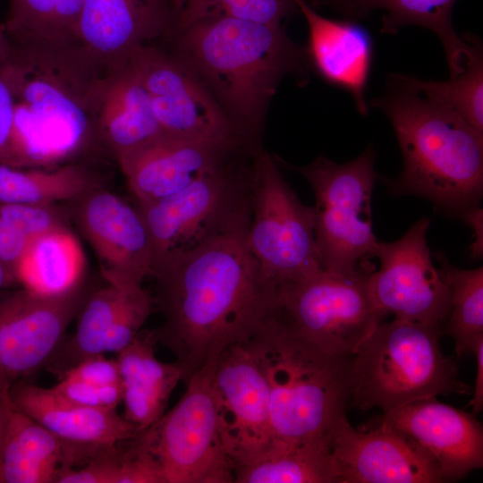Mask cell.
Segmentation results:
<instances>
[{
  "mask_svg": "<svg viewBox=\"0 0 483 483\" xmlns=\"http://www.w3.org/2000/svg\"><path fill=\"white\" fill-rule=\"evenodd\" d=\"M248 228L218 236L153 275L163 317L154 336L185 382L227 347L250 341L275 314V296L250 250Z\"/></svg>",
  "mask_w": 483,
  "mask_h": 483,
  "instance_id": "cell-1",
  "label": "cell"
},
{
  "mask_svg": "<svg viewBox=\"0 0 483 483\" xmlns=\"http://www.w3.org/2000/svg\"><path fill=\"white\" fill-rule=\"evenodd\" d=\"M371 106L390 120L402 155L401 174L386 180L393 195L427 199L437 212L460 219L479 206L483 134L404 74L391 75Z\"/></svg>",
  "mask_w": 483,
  "mask_h": 483,
  "instance_id": "cell-2",
  "label": "cell"
},
{
  "mask_svg": "<svg viewBox=\"0 0 483 483\" xmlns=\"http://www.w3.org/2000/svg\"><path fill=\"white\" fill-rule=\"evenodd\" d=\"M0 73L14 98L9 165L54 168L95 143L89 93L101 74L78 51L10 47Z\"/></svg>",
  "mask_w": 483,
  "mask_h": 483,
  "instance_id": "cell-3",
  "label": "cell"
},
{
  "mask_svg": "<svg viewBox=\"0 0 483 483\" xmlns=\"http://www.w3.org/2000/svg\"><path fill=\"white\" fill-rule=\"evenodd\" d=\"M173 51L198 73L249 140L281 77L300 60L282 26L213 17L174 27Z\"/></svg>",
  "mask_w": 483,
  "mask_h": 483,
  "instance_id": "cell-4",
  "label": "cell"
},
{
  "mask_svg": "<svg viewBox=\"0 0 483 483\" xmlns=\"http://www.w3.org/2000/svg\"><path fill=\"white\" fill-rule=\"evenodd\" d=\"M245 343L268 383L273 439L330 442L350 403L351 357L328 353L297 336L275 314Z\"/></svg>",
  "mask_w": 483,
  "mask_h": 483,
  "instance_id": "cell-5",
  "label": "cell"
},
{
  "mask_svg": "<svg viewBox=\"0 0 483 483\" xmlns=\"http://www.w3.org/2000/svg\"><path fill=\"white\" fill-rule=\"evenodd\" d=\"M443 334L436 325L380 323L351 357L349 407L386 413L438 395L470 394L455 360L442 353Z\"/></svg>",
  "mask_w": 483,
  "mask_h": 483,
  "instance_id": "cell-6",
  "label": "cell"
},
{
  "mask_svg": "<svg viewBox=\"0 0 483 483\" xmlns=\"http://www.w3.org/2000/svg\"><path fill=\"white\" fill-rule=\"evenodd\" d=\"M251 164L242 166L232 158L173 195L136 202L151 242L152 276L215 238L249 225Z\"/></svg>",
  "mask_w": 483,
  "mask_h": 483,
  "instance_id": "cell-7",
  "label": "cell"
},
{
  "mask_svg": "<svg viewBox=\"0 0 483 483\" xmlns=\"http://www.w3.org/2000/svg\"><path fill=\"white\" fill-rule=\"evenodd\" d=\"M375 157L369 146L344 164L318 157L305 166H291L305 177L315 195V240L323 270L352 274L375 257L379 242L373 232L370 207L379 178Z\"/></svg>",
  "mask_w": 483,
  "mask_h": 483,
  "instance_id": "cell-8",
  "label": "cell"
},
{
  "mask_svg": "<svg viewBox=\"0 0 483 483\" xmlns=\"http://www.w3.org/2000/svg\"><path fill=\"white\" fill-rule=\"evenodd\" d=\"M251 164L247 242L275 296L321 270L314 209L304 205L282 175L277 161L256 149Z\"/></svg>",
  "mask_w": 483,
  "mask_h": 483,
  "instance_id": "cell-9",
  "label": "cell"
},
{
  "mask_svg": "<svg viewBox=\"0 0 483 483\" xmlns=\"http://www.w3.org/2000/svg\"><path fill=\"white\" fill-rule=\"evenodd\" d=\"M216 360L186 382L184 394L169 411L140 431L162 483H233L213 388Z\"/></svg>",
  "mask_w": 483,
  "mask_h": 483,
  "instance_id": "cell-10",
  "label": "cell"
},
{
  "mask_svg": "<svg viewBox=\"0 0 483 483\" xmlns=\"http://www.w3.org/2000/svg\"><path fill=\"white\" fill-rule=\"evenodd\" d=\"M368 265L352 274L319 270L279 291L275 315L297 336L321 350L352 357L384 315L369 292Z\"/></svg>",
  "mask_w": 483,
  "mask_h": 483,
  "instance_id": "cell-11",
  "label": "cell"
},
{
  "mask_svg": "<svg viewBox=\"0 0 483 483\" xmlns=\"http://www.w3.org/2000/svg\"><path fill=\"white\" fill-rule=\"evenodd\" d=\"M128 64L143 84L163 133L235 145L247 140L198 73L173 51L147 45Z\"/></svg>",
  "mask_w": 483,
  "mask_h": 483,
  "instance_id": "cell-12",
  "label": "cell"
},
{
  "mask_svg": "<svg viewBox=\"0 0 483 483\" xmlns=\"http://www.w3.org/2000/svg\"><path fill=\"white\" fill-rule=\"evenodd\" d=\"M91 292L84 282L53 296L21 286L0 291V398L11 402L16 384L45 369Z\"/></svg>",
  "mask_w": 483,
  "mask_h": 483,
  "instance_id": "cell-13",
  "label": "cell"
},
{
  "mask_svg": "<svg viewBox=\"0 0 483 483\" xmlns=\"http://www.w3.org/2000/svg\"><path fill=\"white\" fill-rule=\"evenodd\" d=\"M429 225L430 219L422 217L397 241L378 242L375 257L380 266L371 272L369 288L384 316L393 313L395 319L444 328L450 295L427 244Z\"/></svg>",
  "mask_w": 483,
  "mask_h": 483,
  "instance_id": "cell-14",
  "label": "cell"
},
{
  "mask_svg": "<svg viewBox=\"0 0 483 483\" xmlns=\"http://www.w3.org/2000/svg\"><path fill=\"white\" fill-rule=\"evenodd\" d=\"M336 483L444 482L433 456L407 434L382 425L354 428L346 415L330 440Z\"/></svg>",
  "mask_w": 483,
  "mask_h": 483,
  "instance_id": "cell-15",
  "label": "cell"
},
{
  "mask_svg": "<svg viewBox=\"0 0 483 483\" xmlns=\"http://www.w3.org/2000/svg\"><path fill=\"white\" fill-rule=\"evenodd\" d=\"M178 14L173 0H84L76 44L104 74L127 64L140 47L169 37Z\"/></svg>",
  "mask_w": 483,
  "mask_h": 483,
  "instance_id": "cell-16",
  "label": "cell"
},
{
  "mask_svg": "<svg viewBox=\"0 0 483 483\" xmlns=\"http://www.w3.org/2000/svg\"><path fill=\"white\" fill-rule=\"evenodd\" d=\"M70 202L71 216L97 256L106 283L142 284L151 275L152 247L137 207L102 186Z\"/></svg>",
  "mask_w": 483,
  "mask_h": 483,
  "instance_id": "cell-17",
  "label": "cell"
},
{
  "mask_svg": "<svg viewBox=\"0 0 483 483\" xmlns=\"http://www.w3.org/2000/svg\"><path fill=\"white\" fill-rule=\"evenodd\" d=\"M212 381L225 445L234 468L273 439L268 383L246 343L231 345L220 353Z\"/></svg>",
  "mask_w": 483,
  "mask_h": 483,
  "instance_id": "cell-18",
  "label": "cell"
},
{
  "mask_svg": "<svg viewBox=\"0 0 483 483\" xmlns=\"http://www.w3.org/2000/svg\"><path fill=\"white\" fill-rule=\"evenodd\" d=\"M156 308L142 284L106 285L91 292L78 313L74 334L66 336L45 369L60 379L82 360L126 347Z\"/></svg>",
  "mask_w": 483,
  "mask_h": 483,
  "instance_id": "cell-19",
  "label": "cell"
},
{
  "mask_svg": "<svg viewBox=\"0 0 483 483\" xmlns=\"http://www.w3.org/2000/svg\"><path fill=\"white\" fill-rule=\"evenodd\" d=\"M241 146L161 133L116 162L135 201L148 203L184 189Z\"/></svg>",
  "mask_w": 483,
  "mask_h": 483,
  "instance_id": "cell-20",
  "label": "cell"
},
{
  "mask_svg": "<svg viewBox=\"0 0 483 483\" xmlns=\"http://www.w3.org/2000/svg\"><path fill=\"white\" fill-rule=\"evenodd\" d=\"M400 430L437 462L444 482L457 481L483 466V428L475 415L428 398L410 402L368 422Z\"/></svg>",
  "mask_w": 483,
  "mask_h": 483,
  "instance_id": "cell-21",
  "label": "cell"
},
{
  "mask_svg": "<svg viewBox=\"0 0 483 483\" xmlns=\"http://www.w3.org/2000/svg\"><path fill=\"white\" fill-rule=\"evenodd\" d=\"M89 105L95 143L115 161L163 133L148 95L129 64L97 78Z\"/></svg>",
  "mask_w": 483,
  "mask_h": 483,
  "instance_id": "cell-22",
  "label": "cell"
},
{
  "mask_svg": "<svg viewBox=\"0 0 483 483\" xmlns=\"http://www.w3.org/2000/svg\"><path fill=\"white\" fill-rule=\"evenodd\" d=\"M309 30V54L328 83L348 91L358 111L368 114L365 92L373 60L369 31L352 21L328 19L305 0H294Z\"/></svg>",
  "mask_w": 483,
  "mask_h": 483,
  "instance_id": "cell-23",
  "label": "cell"
},
{
  "mask_svg": "<svg viewBox=\"0 0 483 483\" xmlns=\"http://www.w3.org/2000/svg\"><path fill=\"white\" fill-rule=\"evenodd\" d=\"M9 397L14 407L72 444L105 447L139 432L115 408L78 404L57 394L52 387L21 381L12 388Z\"/></svg>",
  "mask_w": 483,
  "mask_h": 483,
  "instance_id": "cell-24",
  "label": "cell"
},
{
  "mask_svg": "<svg viewBox=\"0 0 483 483\" xmlns=\"http://www.w3.org/2000/svg\"><path fill=\"white\" fill-rule=\"evenodd\" d=\"M102 448L67 442L12 403L2 453L3 483H56L64 470L83 465Z\"/></svg>",
  "mask_w": 483,
  "mask_h": 483,
  "instance_id": "cell-25",
  "label": "cell"
},
{
  "mask_svg": "<svg viewBox=\"0 0 483 483\" xmlns=\"http://www.w3.org/2000/svg\"><path fill=\"white\" fill-rule=\"evenodd\" d=\"M153 329H141L133 340L116 353L119 367L123 417L137 430L156 423L165 412L169 398L182 380V368L175 362L157 359Z\"/></svg>",
  "mask_w": 483,
  "mask_h": 483,
  "instance_id": "cell-26",
  "label": "cell"
},
{
  "mask_svg": "<svg viewBox=\"0 0 483 483\" xmlns=\"http://www.w3.org/2000/svg\"><path fill=\"white\" fill-rule=\"evenodd\" d=\"M85 266L78 238L64 226L31 240L15 277L19 286L39 295L53 296L81 284Z\"/></svg>",
  "mask_w": 483,
  "mask_h": 483,
  "instance_id": "cell-27",
  "label": "cell"
},
{
  "mask_svg": "<svg viewBox=\"0 0 483 483\" xmlns=\"http://www.w3.org/2000/svg\"><path fill=\"white\" fill-rule=\"evenodd\" d=\"M234 483H336L330 442L272 439L234 467Z\"/></svg>",
  "mask_w": 483,
  "mask_h": 483,
  "instance_id": "cell-28",
  "label": "cell"
},
{
  "mask_svg": "<svg viewBox=\"0 0 483 483\" xmlns=\"http://www.w3.org/2000/svg\"><path fill=\"white\" fill-rule=\"evenodd\" d=\"M458 0H356V17L381 9L382 31L395 33L404 25H419L432 30L441 40L450 71V77L461 73L470 53L471 35L460 38L453 29L452 12Z\"/></svg>",
  "mask_w": 483,
  "mask_h": 483,
  "instance_id": "cell-29",
  "label": "cell"
},
{
  "mask_svg": "<svg viewBox=\"0 0 483 483\" xmlns=\"http://www.w3.org/2000/svg\"><path fill=\"white\" fill-rule=\"evenodd\" d=\"M102 186L83 164L21 168L0 164V203L55 204L72 201Z\"/></svg>",
  "mask_w": 483,
  "mask_h": 483,
  "instance_id": "cell-30",
  "label": "cell"
},
{
  "mask_svg": "<svg viewBox=\"0 0 483 483\" xmlns=\"http://www.w3.org/2000/svg\"><path fill=\"white\" fill-rule=\"evenodd\" d=\"M450 295L449 314L443 333L453 337L457 357L471 353L483 337V268L461 269L443 253L435 254Z\"/></svg>",
  "mask_w": 483,
  "mask_h": 483,
  "instance_id": "cell-31",
  "label": "cell"
},
{
  "mask_svg": "<svg viewBox=\"0 0 483 483\" xmlns=\"http://www.w3.org/2000/svg\"><path fill=\"white\" fill-rule=\"evenodd\" d=\"M419 89L452 107L470 127L483 134V55L479 40L472 38L471 51L462 72L448 80H420Z\"/></svg>",
  "mask_w": 483,
  "mask_h": 483,
  "instance_id": "cell-32",
  "label": "cell"
},
{
  "mask_svg": "<svg viewBox=\"0 0 483 483\" xmlns=\"http://www.w3.org/2000/svg\"><path fill=\"white\" fill-rule=\"evenodd\" d=\"M298 10L294 0H182L174 27L213 17L281 26Z\"/></svg>",
  "mask_w": 483,
  "mask_h": 483,
  "instance_id": "cell-33",
  "label": "cell"
},
{
  "mask_svg": "<svg viewBox=\"0 0 483 483\" xmlns=\"http://www.w3.org/2000/svg\"><path fill=\"white\" fill-rule=\"evenodd\" d=\"M0 217L31 240L67 226L65 215L55 204L0 203Z\"/></svg>",
  "mask_w": 483,
  "mask_h": 483,
  "instance_id": "cell-34",
  "label": "cell"
},
{
  "mask_svg": "<svg viewBox=\"0 0 483 483\" xmlns=\"http://www.w3.org/2000/svg\"><path fill=\"white\" fill-rule=\"evenodd\" d=\"M52 386L64 399L85 406L115 408L122 402L121 384L98 386L63 377Z\"/></svg>",
  "mask_w": 483,
  "mask_h": 483,
  "instance_id": "cell-35",
  "label": "cell"
},
{
  "mask_svg": "<svg viewBox=\"0 0 483 483\" xmlns=\"http://www.w3.org/2000/svg\"><path fill=\"white\" fill-rule=\"evenodd\" d=\"M64 376L98 386L121 384L116 359H108L105 354L82 360L63 377Z\"/></svg>",
  "mask_w": 483,
  "mask_h": 483,
  "instance_id": "cell-36",
  "label": "cell"
},
{
  "mask_svg": "<svg viewBox=\"0 0 483 483\" xmlns=\"http://www.w3.org/2000/svg\"><path fill=\"white\" fill-rule=\"evenodd\" d=\"M30 242V238L0 217V264L15 282L17 267Z\"/></svg>",
  "mask_w": 483,
  "mask_h": 483,
  "instance_id": "cell-37",
  "label": "cell"
},
{
  "mask_svg": "<svg viewBox=\"0 0 483 483\" xmlns=\"http://www.w3.org/2000/svg\"><path fill=\"white\" fill-rule=\"evenodd\" d=\"M14 98L5 79L0 73V164L10 163L11 137Z\"/></svg>",
  "mask_w": 483,
  "mask_h": 483,
  "instance_id": "cell-38",
  "label": "cell"
},
{
  "mask_svg": "<svg viewBox=\"0 0 483 483\" xmlns=\"http://www.w3.org/2000/svg\"><path fill=\"white\" fill-rule=\"evenodd\" d=\"M471 353L476 357L477 374L473 395L467 406L472 407V414L479 413L483 409V337L479 338L474 345Z\"/></svg>",
  "mask_w": 483,
  "mask_h": 483,
  "instance_id": "cell-39",
  "label": "cell"
},
{
  "mask_svg": "<svg viewBox=\"0 0 483 483\" xmlns=\"http://www.w3.org/2000/svg\"><path fill=\"white\" fill-rule=\"evenodd\" d=\"M482 208L479 206L474 207L466 211L461 217L476 234V242L471 245L470 257L479 259L482 258Z\"/></svg>",
  "mask_w": 483,
  "mask_h": 483,
  "instance_id": "cell-40",
  "label": "cell"
},
{
  "mask_svg": "<svg viewBox=\"0 0 483 483\" xmlns=\"http://www.w3.org/2000/svg\"><path fill=\"white\" fill-rule=\"evenodd\" d=\"M12 402L0 398V483L2 480V453Z\"/></svg>",
  "mask_w": 483,
  "mask_h": 483,
  "instance_id": "cell-41",
  "label": "cell"
},
{
  "mask_svg": "<svg viewBox=\"0 0 483 483\" xmlns=\"http://www.w3.org/2000/svg\"><path fill=\"white\" fill-rule=\"evenodd\" d=\"M321 4H326L340 11L347 16L356 17V0H317Z\"/></svg>",
  "mask_w": 483,
  "mask_h": 483,
  "instance_id": "cell-42",
  "label": "cell"
},
{
  "mask_svg": "<svg viewBox=\"0 0 483 483\" xmlns=\"http://www.w3.org/2000/svg\"><path fill=\"white\" fill-rule=\"evenodd\" d=\"M10 46L4 28L0 26V69L9 55Z\"/></svg>",
  "mask_w": 483,
  "mask_h": 483,
  "instance_id": "cell-43",
  "label": "cell"
},
{
  "mask_svg": "<svg viewBox=\"0 0 483 483\" xmlns=\"http://www.w3.org/2000/svg\"><path fill=\"white\" fill-rule=\"evenodd\" d=\"M15 285H18L17 283L10 276V275L0 264V291L15 287Z\"/></svg>",
  "mask_w": 483,
  "mask_h": 483,
  "instance_id": "cell-44",
  "label": "cell"
},
{
  "mask_svg": "<svg viewBox=\"0 0 483 483\" xmlns=\"http://www.w3.org/2000/svg\"><path fill=\"white\" fill-rule=\"evenodd\" d=\"M173 2L174 3V4L176 5L177 9H178V12L180 13L181 12V9H182V0H173ZM179 15V14H178Z\"/></svg>",
  "mask_w": 483,
  "mask_h": 483,
  "instance_id": "cell-45",
  "label": "cell"
}]
</instances>
